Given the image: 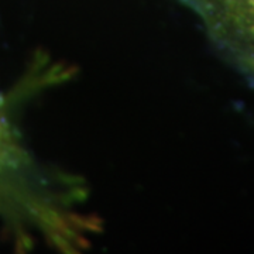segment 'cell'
<instances>
[{"instance_id":"1","label":"cell","mask_w":254,"mask_h":254,"mask_svg":"<svg viewBox=\"0 0 254 254\" xmlns=\"http://www.w3.org/2000/svg\"><path fill=\"white\" fill-rule=\"evenodd\" d=\"M210 38L254 83V0H182Z\"/></svg>"},{"instance_id":"2","label":"cell","mask_w":254,"mask_h":254,"mask_svg":"<svg viewBox=\"0 0 254 254\" xmlns=\"http://www.w3.org/2000/svg\"><path fill=\"white\" fill-rule=\"evenodd\" d=\"M7 134L4 133V130L0 126V163L1 160H4V155H6V151L10 148V145L7 144Z\"/></svg>"}]
</instances>
